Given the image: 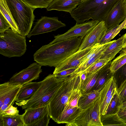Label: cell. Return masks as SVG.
<instances>
[{
  "instance_id": "6da1fadb",
  "label": "cell",
  "mask_w": 126,
  "mask_h": 126,
  "mask_svg": "<svg viewBox=\"0 0 126 126\" xmlns=\"http://www.w3.org/2000/svg\"><path fill=\"white\" fill-rule=\"evenodd\" d=\"M84 37H74L43 45L34 54V61L42 66L55 67L78 50Z\"/></svg>"
},
{
  "instance_id": "7a4b0ae2",
  "label": "cell",
  "mask_w": 126,
  "mask_h": 126,
  "mask_svg": "<svg viewBox=\"0 0 126 126\" xmlns=\"http://www.w3.org/2000/svg\"><path fill=\"white\" fill-rule=\"evenodd\" d=\"M118 0H84L70 14L76 23H84L90 19L104 20Z\"/></svg>"
},
{
  "instance_id": "3957f363",
  "label": "cell",
  "mask_w": 126,
  "mask_h": 126,
  "mask_svg": "<svg viewBox=\"0 0 126 126\" xmlns=\"http://www.w3.org/2000/svg\"><path fill=\"white\" fill-rule=\"evenodd\" d=\"M65 79L57 78L54 74H49L40 81L39 88L32 96L27 99L16 103L18 106H22V109L45 106L48 103Z\"/></svg>"
},
{
  "instance_id": "277c9868",
  "label": "cell",
  "mask_w": 126,
  "mask_h": 126,
  "mask_svg": "<svg viewBox=\"0 0 126 126\" xmlns=\"http://www.w3.org/2000/svg\"><path fill=\"white\" fill-rule=\"evenodd\" d=\"M79 73H74L66 78L48 103L49 116L56 122L67 104L74 90L80 79Z\"/></svg>"
},
{
  "instance_id": "5b68a950",
  "label": "cell",
  "mask_w": 126,
  "mask_h": 126,
  "mask_svg": "<svg viewBox=\"0 0 126 126\" xmlns=\"http://www.w3.org/2000/svg\"><path fill=\"white\" fill-rule=\"evenodd\" d=\"M20 34L26 37L31 31L34 20V9L22 0H5Z\"/></svg>"
},
{
  "instance_id": "8992f818",
  "label": "cell",
  "mask_w": 126,
  "mask_h": 126,
  "mask_svg": "<svg viewBox=\"0 0 126 126\" xmlns=\"http://www.w3.org/2000/svg\"><path fill=\"white\" fill-rule=\"evenodd\" d=\"M26 37L11 29L0 33V54L9 58L20 57L26 51Z\"/></svg>"
},
{
  "instance_id": "52a82bcc",
  "label": "cell",
  "mask_w": 126,
  "mask_h": 126,
  "mask_svg": "<svg viewBox=\"0 0 126 126\" xmlns=\"http://www.w3.org/2000/svg\"><path fill=\"white\" fill-rule=\"evenodd\" d=\"M69 126H103L101 119L100 97L82 109L74 122Z\"/></svg>"
},
{
  "instance_id": "ba28073f",
  "label": "cell",
  "mask_w": 126,
  "mask_h": 126,
  "mask_svg": "<svg viewBox=\"0 0 126 126\" xmlns=\"http://www.w3.org/2000/svg\"><path fill=\"white\" fill-rule=\"evenodd\" d=\"M25 126H47L51 118L49 116L48 103L42 107L25 109L22 114Z\"/></svg>"
},
{
  "instance_id": "9c48e42d",
  "label": "cell",
  "mask_w": 126,
  "mask_h": 126,
  "mask_svg": "<svg viewBox=\"0 0 126 126\" xmlns=\"http://www.w3.org/2000/svg\"><path fill=\"white\" fill-rule=\"evenodd\" d=\"M66 25L59 20L57 17L42 16L36 22L33 28L27 36L30 38L32 36L55 31Z\"/></svg>"
},
{
  "instance_id": "30bf717a",
  "label": "cell",
  "mask_w": 126,
  "mask_h": 126,
  "mask_svg": "<svg viewBox=\"0 0 126 126\" xmlns=\"http://www.w3.org/2000/svg\"><path fill=\"white\" fill-rule=\"evenodd\" d=\"M99 22L92 20L80 23H76L65 33L55 36L54 39L51 42L53 43L74 37H84Z\"/></svg>"
},
{
  "instance_id": "8fae6325",
  "label": "cell",
  "mask_w": 126,
  "mask_h": 126,
  "mask_svg": "<svg viewBox=\"0 0 126 126\" xmlns=\"http://www.w3.org/2000/svg\"><path fill=\"white\" fill-rule=\"evenodd\" d=\"M41 67L36 62L33 63L26 68L14 74L9 81L12 84L23 85L36 80L42 72Z\"/></svg>"
},
{
  "instance_id": "7c38bea8",
  "label": "cell",
  "mask_w": 126,
  "mask_h": 126,
  "mask_svg": "<svg viewBox=\"0 0 126 126\" xmlns=\"http://www.w3.org/2000/svg\"><path fill=\"white\" fill-rule=\"evenodd\" d=\"M126 18L123 0H119L113 6L104 20L107 30L119 25Z\"/></svg>"
},
{
  "instance_id": "4fadbf2b",
  "label": "cell",
  "mask_w": 126,
  "mask_h": 126,
  "mask_svg": "<svg viewBox=\"0 0 126 126\" xmlns=\"http://www.w3.org/2000/svg\"><path fill=\"white\" fill-rule=\"evenodd\" d=\"M107 30L104 21L99 22L84 37L78 50H82L99 43Z\"/></svg>"
},
{
  "instance_id": "5bb4252c",
  "label": "cell",
  "mask_w": 126,
  "mask_h": 126,
  "mask_svg": "<svg viewBox=\"0 0 126 126\" xmlns=\"http://www.w3.org/2000/svg\"><path fill=\"white\" fill-rule=\"evenodd\" d=\"M116 79L113 76L100 91L101 115H104L113 96L117 93Z\"/></svg>"
},
{
  "instance_id": "9a60e30c",
  "label": "cell",
  "mask_w": 126,
  "mask_h": 126,
  "mask_svg": "<svg viewBox=\"0 0 126 126\" xmlns=\"http://www.w3.org/2000/svg\"><path fill=\"white\" fill-rule=\"evenodd\" d=\"M23 85L12 83L9 81L0 84V108L4 104L13 105Z\"/></svg>"
},
{
  "instance_id": "2e32d148",
  "label": "cell",
  "mask_w": 126,
  "mask_h": 126,
  "mask_svg": "<svg viewBox=\"0 0 126 126\" xmlns=\"http://www.w3.org/2000/svg\"><path fill=\"white\" fill-rule=\"evenodd\" d=\"M93 46L81 50H78L67 57L55 67L53 74L70 68L76 69L81 60L90 52Z\"/></svg>"
},
{
  "instance_id": "e0dca14e",
  "label": "cell",
  "mask_w": 126,
  "mask_h": 126,
  "mask_svg": "<svg viewBox=\"0 0 126 126\" xmlns=\"http://www.w3.org/2000/svg\"><path fill=\"white\" fill-rule=\"evenodd\" d=\"M84 0H53L46 8L47 11L56 10L71 13Z\"/></svg>"
},
{
  "instance_id": "ac0fdd59",
  "label": "cell",
  "mask_w": 126,
  "mask_h": 126,
  "mask_svg": "<svg viewBox=\"0 0 126 126\" xmlns=\"http://www.w3.org/2000/svg\"><path fill=\"white\" fill-rule=\"evenodd\" d=\"M111 61L109 62L98 72L96 81L92 91H100L108 80L114 74L110 71V66Z\"/></svg>"
},
{
  "instance_id": "d6986e66",
  "label": "cell",
  "mask_w": 126,
  "mask_h": 126,
  "mask_svg": "<svg viewBox=\"0 0 126 126\" xmlns=\"http://www.w3.org/2000/svg\"><path fill=\"white\" fill-rule=\"evenodd\" d=\"M41 83L31 82L23 85L16 97V101L19 102L29 98L35 93Z\"/></svg>"
},
{
  "instance_id": "ffe728a7",
  "label": "cell",
  "mask_w": 126,
  "mask_h": 126,
  "mask_svg": "<svg viewBox=\"0 0 126 126\" xmlns=\"http://www.w3.org/2000/svg\"><path fill=\"white\" fill-rule=\"evenodd\" d=\"M124 35L111 43L104 52L100 59H106L110 61L123 48Z\"/></svg>"
},
{
  "instance_id": "44dd1931",
  "label": "cell",
  "mask_w": 126,
  "mask_h": 126,
  "mask_svg": "<svg viewBox=\"0 0 126 126\" xmlns=\"http://www.w3.org/2000/svg\"><path fill=\"white\" fill-rule=\"evenodd\" d=\"M81 110L80 108L77 107L63 111L56 123L57 124L65 123L66 126L73 123Z\"/></svg>"
},
{
  "instance_id": "7402d4cb",
  "label": "cell",
  "mask_w": 126,
  "mask_h": 126,
  "mask_svg": "<svg viewBox=\"0 0 126 126\" xmlns=\"http://www.w3.org/2000/svg\"><path fill=\"white\" fill-rule=\"evenodd\" d=\"M100 95V91L96 90L82 94L79 100L78 106L82 109L86 108L91 103L99 98Z\"/></svg>"
},
{
  "instance_id": "603a6c76",
  "label": "cell",
  "mask_w": 126,
  "mask_h": 126,
  "mask_svg": "<svg viewBox=\"0 0 126 126\" xmlns=\"http://www.w3.org/2000/svg\"><path fill=\"white\" fill-rule=\"evenodd\" d=\"M101 119L103 126H126V123L120 118L117 113L101 115Z\"/></svg>"
},
{
  "instance_id": "cb8c5ba5",
  "label": "cell",
  "mask_w": 126,
  "mask_h": 126,
  "mask_svg": "<svg viewBox=\"0 0 126 126\" xmlns=\"http://www.w3.org/2000/svg\"><path fill=\"white\" fill-rule=\"evenodd\" d=\"M0 12L3 15L10 24L13 30L20 34L5 0H0Z\"/></svg>"
},
{
  "instance_id": "d4e9b609",
  "label": "cell",
  "mask_w": 126,
  "mask_h": 126,
  "mask_svg": "<svg viewBox=\"0 0 126 126\" xmlns=\"http://www.w3.org/2000/svg\"><path fill=\"white\" fill-rule=\"evenodd\" d=\"M81 85V81L80 79L77 86L72 92L68 103L63 111L69 108L78 107L79 100L82 95L80 90Z\"/></svg>"
},
{
  "instance_id": "484cf974",
  "label": "cell",
  "mask_w": 126,
  "mask_h": 126,
  "mask_svg": "<svg viewBox=\"0 0 126 126\" xmlns=\"http://www.w3.org/2000/svg\"><path fill=\"white\" fill-rule=\"evenodd\" d=\"M97 73L98 72L87 73L86 78L83 83L81 84L80 87L82 94L92 91L96 81Z\"/></svg>"
},
{
  "instance_id": "4316f807",
  "label": "cell",
  "mask_w": 126,
  "mask_h": 126,
  "mask_svg": "<svg viewBox=\"0 0 126 126\" xmlns=\"http://www.w3.org/2000/svg\"><path fill=\"white\" fill-rule=\"evenodd\" d=\"M115 40L111 41L107 43L106 45L94 56L87 61L79 68L76 70L74 73H79L84 70L94 63L100 59L106 49Z\"/></svg>"
},
{
  "instance_id": "83f0119b",
  "label": "cell",
  "mask_w": 126,
  "mask_h": 126,
  "mask_svg": "<svg viewBox=\"0 0 126 126\" xmlns=\"http://www.w3.org/2000/svg\"><path fill=\"white\" fill-rule=\"evenodd\" d=\"M3 126H25L22 118V115L19 114L13 116H2Z\"/></svg>"
},
{
  "instance_id": "f1b7e54d",
  "label": "cell",
  "mask_w": 126,
  "mask_h": 126,
  "mask_svg": "<svg viewBox=\"0 0 126 126\" xmlns=\"http://www.w3.org/2000/svg\"><path fill=\"white\" fill-rule=\"evenodd\" d=\"M126 63V50L122 49L120 55L112 62L110 66L111 72L114 74Z\"/></svg>"
},
{
  "instance_id": "f546056e",
  "label": "cell",
  "mask_w": 126,
  "mask_h": 126,
  "mask_svg": "<svg viewBox=\"0 0 126 126\" xmlns=\"http://www.w3.org/2000/svg\"><path fill=\"white\" fill-rule=\"evenodd\" d=\"M122 29L123 25L122 23L120 25L107 30L99 43L102 45L111 41Z\"/></svg>"
},
{
  "instance_id": "4dcf8cb0",
  "label": "cell",
  "mask_w": 126,
  "mask_h": 126,
  "mask_svg": "<svg viewBox=\"0 0 126 126\" xmlns=\"http://www.w3.org/2000/svg\"><path fill=\"white\" fill-rule=\"evenodd\" d=\"M122 104L117 93L114 95L111 99L105 114L117 113Z\"/></svg>"
},
{
  "instance_id": "1f68e13d",
  "label": "cell",
  "mask_w": 126,
  "mask_h": 126,
  "mask_svg": "<svg viewBox=\"0 0 126 126\" xmlns=\"http://www.w3.org/2000/svg\"><path fill=\"white\" fill-rule=\"evenodd\" d=\"M110 61L106 59H99L87 68L80 73H88L97 72Z\"/></svg>"
},
{
  "instance_id": "d6a6232c",
  "label": "cell",
  "mask_w": 126,
  "mask_h": 126,
  "mask_svg": "<svg viewBox=\"0 0 126 126\" xmlns=\"http://www.w3.org/2000/svg\"><path fill=\"white\" fill-rule=\"evenodd\" d=\"M29 6L35 9L47 8L53 0H22Z\"/></svg>"
},
{
  "instance_id": "836d02e7",
  "label": "cell",
  "mask_w": 126,
  "mask_h": 126,
  "mask_svg": "<svg viewBox=\"0 0 126 126\" xmlns=\"http://www.w3.org/2000/svg\"><path fill=\"white\" fill-rule=\"evenodd\" d=\"M117 94L122 103L126 100V78L117 89Z\"/></svg>"
},
{
  "instance_id": "e575fe53",
  "label": "cell",
  "mask_w": 126,
  "mask_h": 126,
  "mask_svg": "<svg viewBox=\"0 0 126 126\" xmlns=\"http://www.w3.org/2000/svg\"><path fill=\"white\" fill-rule=\"evenodd\" d=\"M11 28L9 23L0 12V33H3Z\"/></svg>"
},
{
  "instance_id": "d590c367",
  "label": "cell",
  "mask_w": 126,
  "mask_h": 126,
  "mask_svg": "<svg viewBox=\"0 0 126 126\" xmlns=\"http://www.w3.org/2000/svg\"><path fill=\"white\" fill-rule=\"evenodd\" d=\"M76 69L70 68L65 70L54 75L57 78L65 79L74 73Z\"/></svg>"
},
{
  "instance_id": "8d00e7d4",
  "label": "cell",
  "mask_w": 126,
  "mask_h": 126,
  "mask_svg": "<svg viewBox=\"0 0 126 126\" xmlns=\"http://www.w3.org/2000/svg\"><path fill=\"white\" fill-rule=\"evenodd\" d=\"M19 113V111L18 110L17 107H15L13 106V105H10L1 115H0V116L3 115L13 116L18 114Z\"/></svg>"
},
{
  "instance_id": "74e56055",
  "label": "cell",
  "mask_w": 126,
  "mask_h": 126,
  "mask_svg": "<svg viewBox=\"0 0 126 126\" xmlns=\"http://www.w3.org/2000/svg\"><path fill=\"white\" fill-rule=\"evenodd\" d=\"M117 113L120 118L126 123V106L120 107Z\"/></svg>"
},
{
  "instance_id": "f35d334b",
  "label": "cell",
  "mask_w": 126,
  "mask_h": 126,
  "mask_svg": "<svg viewBox=\"0 0 126 126\" xmlns=\"http://www.w3.org/2000/svg\"><path fill=\"white\" fill-rule=\"evenodd\" d=\"M80 76L81 81V84H82L85 79L87 76V74L83 73H80Z\"/></svg>"
},
{
  "instance_id": "ab89813d",
  "label": "cell",
  "mask_w": 126,
  "mask_h": 126,
  "mask_svg": "<svg viewBox=\"0 0 126 126\" xmlns=\"http://www.w3.org/2000/svg\"><path fill=\"white\" fill-rule=\"evenodd\" d=\"M9 106L10 105L8 104H4L0 108V115H1Z\"/></svg>"
},
{
  "instance_id": "60d3db41",
  "label": "cell",
  "mask_w": 126,
  "mask_h": 126,
  "mask_svg": "<svg viewBox=\"0 0 126 126\" xmlns=\"http://www.w3.org/2000/svg\"><path fill=\"white\" fill-rule=\"evenodd\" d=\"M121 67L122 68V73L123 75L126 77V63Z\"/></svg>"
},
{
  "instance_id": "b9f144b4",
  "label": "cell",
  "mask_w": 126,
  "mask_h": 126,
  "mask_svg": "<svg viewBox=\"0 0 126 126\" xmlns=\"http://www.w3.org/2000/svg\"><path fill=\"white\" fill-rule=\"evenodd\" d=\"M123 48L126 47V33L124 35Z\"/></svg>"
},
{
  "instance_id": "7bdbcfd3",
  "label": "cell",
  "mask_w": 126,
  "mask_h": 126,
  "mask_svg": "<svg viewBox=\"0 0 126 126\" xmlns=\"http://www.w3.org/2000/svg\"><path fill=\"white\" fill-rule=\"evenodd\" d=\"M123 3L126 15V0H123ZM126 19V18L125 19Z\"/></svg>"
},
{
  "instance_id": "ee69618b",
  "label": "cell",
  "mask_w": 126,
  "mask_h": 126,
  "mask_svg": "<svg viewBox=\"0 0 126 126\" xmlns=\"http://www.w3.org/2000/svg\"><path fill=\"white\" fill-rule=\"evenodd\" d=\"M125 106H126V100L124 102L121 104V105L120 106V108L122 107H123Z\"/></svg>"
},
{
  "instance_id": "f6af8a7d",
  "label": "cell",
  "mask_w": 126,
  "mask_h": 126,
  "mask_svg": "<svg viewBox=\"0 0 126 126\" xmlns=\"http://www.w3.org/2000/svg\"><path fill=\"white\" fill-rule=\"evenodd\" d=\"M123 49L124 50H126V47L125 48H123Z\"/></svg>"
},
{
  "instance_id": "bcb514c9",
  "label": "cell",
  "mask_w": 126,
  "mask_h": 126,
  "mask_svg": "<svg viewBox=\"0 0 126 126\" xmlns=\"http://www.w3.org/2000/svg\"></svg>"
}]
</instances>
